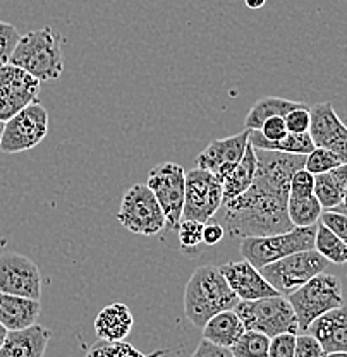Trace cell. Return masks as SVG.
I'll return each mask as SVG.
<instances>
[{"instance_id": "obj_23", "label": "cell", "mask_w": 347, "mask_h": 357, "mask_svg": "<svg viewBox=\"0 0 347 357\" xmlns=\"http://www.w3.org/2000/svg\"><path fill=\"white\" fill-rule=\"evenodd\" d=\"M303 105H306V103L293 102V100L281 98V96H263V98L256 100L255 105L249 109L248 115H246V129L260 131L265 121H268L270 117H286L289 112L300 109Z\"/></svg>"}, {"instance_id": "obj_35", "label": "cell", "mask_w": 347, "mask_h": 357, "mask_svg": "<svg viewBox=\"0 0 347 357\" xmlns=\"http://www.w3.org/2000/svg\"><path fill=\"white\" fill-rule=\"evenodd\" d=\"M283 119H286V126L289 132L293 134L309 132V126H311V112H309L308 105L300 107V109H294Z\"/></svg>"}, {"instance_id": "obj_13", "label": "cell", "mask_w": 347, "mask_h": 357, "mask_svg": "<svg viewBox=\"0 0 347 357\" xmlns=\"http://www.w3.org/2000/svg\"><path fill=\"white\" fill-rule=\"evenodd\" d=\"M0 292L42 299V273L28 256L7 251L0 255Z\"/></svg>"}, {"instance_id": "obj_22", "label": "cell", "mask_w": 347, "mask_h": 357, "mask_svg": "<svg viewBox=\"0 0 347 357\" xmlns=\"http://www.w3.org/2000/svg\"><path fill=\"white\" fill-rule=\"evenodd\" d=\"M256 169H258V158H256V150L249 143L246 148V153L241 162L237 163L236 169L229 174V177L222 182L223 188V203L237 198L242 192L248 191L255 182Z\"/></svg>"}, {"instance_id": "obj_41", "label": "cell", "mask_w": 347, "mask_h": 357, "mask_svg": "<svg viewBox=\"0 0 347 357\" xmlns=\"http://www.w3.org/2000/svg\"><path fill=\"white\" fill-rule=\"evenodd\" d=\"M332 172H334V176L337 177L339 181L344 184V188L347 189V163H342L341 167H337V169L332 170Z\"/></svg>"}, {"instance_id": "obj_31", "label": "cell", "mask_w": 347, "mask_h": 357, "mask_svg": "<svg viewBox=\"0 0 347 357\" xmlns=\"http://www.w3.org/2000/svg\"><path fill=\"white\" fill-rule=\"evenodd\" d=\"M203 229L205 223L182 218L177 227V236L181 248L184 249V251H191V249H196L198 245L203 244Z\"/></svg>"}, {"instance_id": "obj_14", "label": "cell", "mask_w": 347, "mask_h": 357, "mask_svg": "<svg viewBox=\"0 0 347 357\" xmlns=\"http://www.w3.org/2000/svg\"><path fill=\"white\" fill-rule=\"evenodd\" d=\"M249 132H251L249 129H244V131L234 134V136L212 141L196 156V165L200 169L212 172L220 182H223L244 156L246 148L249 144Z\"/></svg>"}, {"instance_id": "obj_19", "label": "cell", "mask_w": 347, "mask_h": 357, "mask_svg": "<svg viewBox=\"0 0 347 357\" xmlns=\"http://www.w3.org/2000/svg\"><path fill=\"white\" fill-rule=\"evenodd\" d=\"M40 312H42L40 301L0 292V325L6 326L9 332L33 326Z\"/></svg>"}, {"instance_id": "obj_21", "label": "cell", "mask_w": 347, "mask_h": 357, "mask_svg": "<svg viewBox=\"0 0 347 357\" xmlns=\"http://www.w3.org/2000/svg\"><path fill=\"white\" fill-rule=\"evenodd\" d=\"M244 332L246 328L241 318L236 314V311L229 310L215 314L203 326V338L212 344L220 345V347L230 349Z\"/></svg>"}, {"instance_id": "obj_17", "label": "cell", "mask_w": 347, "mask_h": 357, "mask_svg": "<svg viewBox=\"0 0 347 357\" xmlns=\"http://www.w3.org/2000/svg\"><path fill=\"white\" fill-rule=\"evenodd\" d=\"M50 338V330L38 323L29 328L9 332L0 347V357H43Z\"/></svg>"}, {"instance_id": "obj_18", "label": "cell", "mask_w": 347, "mask_h": 357, "mask_svg": "<svg viewBox=\"0 0 347 357\" xmlns=\"http://www.w3.org/2000/svg\"><path fill=\"white\" fill-rule=\"evenodd\" d=\"M308 332L322 344L325 354L347 352V307L341 306L325 312L311 323Z\"/></svg>"}, {"instance_id": "obj_44", "label": "cell", "mask_w": 347, "mask_h": 357, "mask_svg": "<svg viewBox=\"0 0 347 357\" xmlns=\"http://www.w3.org/2000/svg\"><path fill=\"white\" fill-rule=\"evenodd\" d=\"M323 357H347V352H330V354H325Z\"/></svg>"}, {"instance_id": "obj_25", "label": "cell", "mask_w": 347, "mask_h": 357, "mask_svg": "<svg viewBox=\"0 0 347 357\" xmlns=\"http://www.w3.org/2000/svg\"><path fill=\"white\" fill-rule=\"evenodd\" d=\"M346 191L344 184L334 176V172L315 176V192L313 195L325 210H335V208L342 206Z\"/></svg>"}, {"instance_id": "obj_3", "label": "cell", "mask_w": 347, "mask_h": 357, "mask_svg": "<svg viewBox=\"0 0 347 357\" xmlns=\"http://www.w3.org/2000/svg\"><path fill=\"white\" fill-rule=\"evenodd\" d=\"M9 64L21 67L42 83L55 81L64 70L62 36L54 33L50 26L21 36Z\"/></svg>"}, {"instance_id": "obj_12", "label": "cell", "mask_w": 347, "mask_h": 357, "mask_svg": "<svg viewBox=\"0 0 347 357\" xmlns=\"http://www.w3.org/2000/svg\"><path fill=\"white\" fill-rule=\"evenodd\" d=\"M40 81L21 67L0 66V121L7 122L24 107L38 102Z\"/></svg>"}, {"instance_id": "obj_16", "label": "cell", "mask_w": 347, "mask_h": 357, "mask_svg": "<svg viewBox=\"0 0 347 357\" xmlns=\"http://www.w3.org/2000/svg\"><path fill=\"white\" fill-rule=\"evenodd\" d=\"M226 280L229 282L230 289L236 292L239 301H256L265 297L281 296L261 275L258 268H255L249 261H230L219 266Z\"/></svg>"}, {"instance_id": "obj_5", "label": "cell", "mask_w": 347, "mask_h": 357, "mask_svg": "<svg viewBox=\"0 0 347 357\" xmlns=\"http://www.w3.org/2000/svg\"><path fill=\"white\" fill-rule=\"evenodd\" d=\"M287 299L296 312L300 330H308L320 316L344 306L341 280L325 271L306 282L303 287L289 294Z\"/></svg>"}, {"instance_id": "obj_1", "label": "cell", "mask_w": 347, "mask_h": 357, "mask_svg": "<svg viewBox=\"0 0 347 357\" xmlns=\"http://www.w3.org/2000/svg\"><path fill=\"white\" fill-rule=\"evenodd\" d=\"M258 169L255 182L237 198L223 203V229L232 237H267L294 229L287 204L290 178L304 169V155L256 150Z\"/></svg>"}, {"instance_id": "obj_11", "label": "cell", "mask_w": 347, "mask_h": 357, "mask_svg": "<svg viewBox=\"0 0 347 357\" xmlns=\"http://www.w3.org/2000/svg\"><path fill=\"white\" fill-rule=\"evenodd\" d=\"M223 206L222 182L208 170L196 169L186 172V198L182 218L207 223Z\"/></svg>"}, {"instance_id": "obj_2", "label": "cell", "mask_w": 347, "mask_h": 357, "mask_svg": "<svg viewBox=\"0 0 347 357\" xmlns=\"http://www.w3.org/2000/svg\"><path fill=\"white\" fill-rule=\"evenodd\" d=\"M239 297L220 268L205 265L193 271L184 289V314L196 328L203 326L222 311L234 310Z\"/></svg>"}, {"instance_id": "obj_29", "label": "cell", "mask_w": 347, "mask_h": 357, "mask_svg": "<svg viewBox=\"0 0 347 357\" xmlns=\"http://www.w3.org/2000/svg\"><path fill=\"white\" fill-rule=\"evenodd\" d=\"M167 354V351H156L153 354H143L126 340L121 342H105L98 340L88 351L87 357H160Z\"/></svg>"}, {"instance_id": "obj_42", "label": "cell", "mask_w": 347, "mask_h": 357, "mask_svg": "<svg viewBox=\"0 0 347 357\" xmlns=\"http://www.w3.org/2000/svg\"><path fill=\"white\" fill-rule=\"evenodd\" d=\"M265 2H267V0H244V3L249 9H260V7L265 6Z\"/></svg>"}, {"instance_id": "obj_32", "label": "cell", "mask_w": 347, "mask_h": 357, "mask_svg": "<svg viewBox=\"0 0 347 357\" xmlns=\"http://www.w3.org/2000/svg\"><path fill=\"white\" fill-rule=\"evenodd\" d=\"M21 35L17 28L10 22L0 21V66L9 64L10 55L16 50Z\"/></svg>"}, {"instance_id": "obj_46", "label": "cell", "mask_w": 347, "mask_h": 357, "mask_svg": "<svg viewBox=\"0 0 347 357\" xmlns=\"http://www.w3.org/2000/svg\"><path fill=\"white\" fill-rule=\"evenodd\" d=\"M342 206H344V210L347 211V191H346V196H344V201H342Z\"/></svg>"}, {"instance_id": "obj_36", "label": "cell", "mask_w": 347, "mask_h": 357, "mask_svg": "<svg viewBox=\"0 0 347 357\" xmlns=\"http://www.w3.org/2000/svg\"><path fill=\"white\" fill-rule=\"evenodd\" d=\"M320 223H323L327 229H330L339 239L347 243V213L335 210H325L322 213V218H320Z\"/></svg>"}, {"instance_id": "obj_27", "label": "cell", "mask_w": 347, "mask_h": 357, "mask_svg": "<svg viewBox=\"0 0 347 357\" xmlns=\"http://www.w3.org/2000/svg\"><path fill=\"white\" fill-rule=\"evenodd\" d=\"M315 249L328 263H334V265H344V263H347V243L339 239L330 229H327L320 222L318 229H316Z\"/></svg>"}, {"instance_id": "obj_8", "label": "cell", "mask_w": 347, "mask_h": 357, "mask_svg": "<svg viewBox=\"0 0 347 357\" xmlns=\"http://www.w3.org/2000/svg\"><path fill=\"white\" fill-rule=\"evenodd\" d=\"M117 220L129 232L140 236H156L165 229L162 208L147 184H134L126 191Z\"/></svg>"}, {"instance_id": "obj_39", "label": "cell", "mask_w": 347, "mask_h": 357, "mask_svg": "<svg viewBox=\"0 0 347 357\" xmlns=\"http://www.w3.org/2000/svg\"><path fill=\"white\" fill-rule=\"evenodd\" d=\"M191 357H234V354L230 349L220 347V345L212 344V342L205 340L203 338V340L198 344L196 351L193 352Z\"/></svg>"}, {"instance_id": "obj_20", "label": "cell", "mask_w": 347, "mask_h": 357, "mask_svg": "<svg viewBox=\"0 0 347 357\" xmlns=\"http://www.w3.org/2000/svg\"><path fill=\"white\" fill-rule=\"evenodd\" d=\"M95 333L98 340L121 342L134 326L133 312L124 303H112L103 307L95 318Z\"/></svg>"}, {"instance_id": "obj_7", "label": "cell", "mask_w": 347, "mask_h": 357, "mask_svg": "<svg viewBox=\"0 0 347 357\" xmlns=\"http://www.w3.org/2000/svg\"><path fill=\"white\" fill-rule=\"evenodd\" d=\"M327 265L328 261L316 249H309L279 259L272 265L263 266L260 271L272 287L281 296L287 297L294 290L303 287L313 277L323 273Z\"/></svg>"}, {"instance_id": "obj_9", "label": "cell", "mask_w": 347, "mask_h": 357, "mask_svg": "<svg viewBox=\"0 0 347 357\" xmlns=\"http://www.w3.org/2000/svg\"><path fill=\"white\" fill-rule=\"evenodd\" d=\"M147 185L162 208L167 229H177L184 211L186 170L174 162L158 163L148 172Z\"/></svg>"}, {"instance_id": "obj_38", "label": "cell", "mask_w": 347, "mask_h": 357, "mask_svg": "<svg viewBox=\"0 0 347 357\" xmlns=\"http://www.w3.org/2000/svg\"><path fill=\"white\" fill-rule=\"evenodd\" d=\"M260 132L270 141L282 139V137H286L287 134H289V131H287V126H286V119L270 117L268 121H265L263 126H261Z\"/></svg>"}, {"instance_id": "obj_6", "label": "cell", "mask_w": 347, "mask_h": 357, "mask_svg": "<svg viewBox=\"0 0 347 357\" xmlns=\"http://www.w3.org/2000/svg\"><path fill=\"white\" fill-rule=\"evenodd\" d=\"M246 330L275 337L281 333H297L296 312L286 296L265 297L256 301H239L234 307Z\"/></svg>"}, {"instance_id": "obj_45", "label": "cell", "mask_w": 347, "mask_h": 357, "mask_svg": "<svg viewBox=\"0 0 347 357\" xmlns=\"http://www.w3.org/2000/svg\"><path fill=\"white\" fill-rule=\"evenodd\" d=\"M3 128H6V122L0 121V141H2V136H3Z\"/></svg>"}, {"instance_id": "obj_4", "label": "cell", "mask_w": 347, "mask_h": 357, "mask_svg": "<svg viewBox=\"0 0 347 357\" xmlns=\"http://www.w3.org/2000/svg\"><path fill=\"white\" fill-rule=\"evenodd\" d=\"M316 229L318 223L311 227H294L289 232L275 234V236L246 237L241 239V255L244 256L246 261L261 270L263 266L272 265L290 255L315 249Z\"/></svg>"}, {"instance_id": "obj_10", "label": "cell", "mask_w": 347, "mask_h": 357, "mask_svg": "<svg viewBox=\"0 0 347 357\" xmlns=\"http://www.w3.org/2000/svg\"><path fill=\"white\" fill-rule=\"evenodd\" d=\"M48 112L42 103L35 102L17 112L6 122L3 136L0 141V151L3 153H21L38 146L48 134Z\"/></svg>"}, {"instance_id": "obj_26", "label": "cell", "mask_w": 347, "mask_h": 357, "mask_svg": "<svg viewBox=\"0 0 347 357\" xmlns=\"http://www.w3.org/2000/svg\"><path fill=\"white\" fill-rule=\"evenodd\" d=\"M287 211H289V218L294 227H311L320 222L323 208L320 201L315 198V195L306 196V198H293V196H289Z\"/></svg>"}, {"instance_id": "obj_34", "label": "cell", "mask_w": 347, "mask_h": 357, "mask_svg": "<svg viewBox=\"0 0 347 357\" xmlns=\"http://www.w3.org/2000/svg\"><path fill=\"white\" fill-rule=\"evenodd\" d=\"M315 192V176L306 169L297 170L290 178V196L293 198H306Z\"/></svg>"}, {"instance_id": "obj_43", "label": "cell", "mask_w": 347, "mask_h": 357, "mask_svg": "<svg viewBox=\"0 0 347 357\" xmlns=\"http://www.w3.org/2000/svg\"><path fill=\"white\" fill-rule=\"evenodd\" d=\"M7 333H9V330H7L3 325H0V347H2L3 340H6V337H7Z\"/></svg>"}, {"instance_id": "obj_30", "label": "cell", "mask_w": 347, "mask_h": 357, "mask_svg": "<svg viewBox=\"0 0 347 357\" xmlns=\"http://www.w3.org/2000/svg\"><path fill=\"white\" fill-rule=\"evenodd\" d=\"M342 162L337 155L332 153L330 150L325 148H315L309 155H306L304 169L311 172L313 176H320V174H327L341 167Z\"/></svg>"}, {"instance_id": "obj_28", "label": "cell", "mask_w": 347, "mask_h": 357, "mask_svg": "<svg viewBox=\"0 0 347 357\" xmlns=\"http://www.w3.org/2000/svg\"><path fill=\"white\" fill-rule=\"evenodd\" d=\"M268 349H270V337L255 330H246L230 347V351L234 357H268Z\"/></svg>"}, {"instance_id": "obj_37", "label": "cell", "mask_w": 347, "mask_h": 357, "mask_svg": "<svg viewBox=\"0 0 347 357\" xmlns=\"http://www.w3.org/2000/svg\"><path fill=\"white\" fill-rule=\"evenodd\" d=\"M325 351H323L322 344L316 340L313 335H297L296 338V352L294 357H323Z\"/></svg>"}, {"instance_id": "obj_33", "label": "cell", "mask_w": 347, "mask_h": 357, "mask_svg": "<svg viewBox=\"0 0 347 357\" xmlns=\"http://www.w3.org/2000/svg\"><path fill=\"white\" fill-rule=\"evenodd\" d=\"M297 333H281L270 338L268 357H294Z\"/></svg>"}, {"instance_id": "obj_24", "label": "cell", "mask_w": 347, "mask_h": 357, "mask_svg": "<svg viewBox=\"0 0 347 357\" xmlns=\"http://www.w3.org/2000/svg\"><path fill=\"white\" fill-rule=\"evenodd\" d=\"M249 143L253 144L255 150H267V151H277V153L287 155H309L315 150V143H313L309 132L304 134H293L289 132L286 137L277 141H270L263 136L260 131L249 132Z\"/></svg>"}, {"instance_id": "obj_15", "label": "cell", "mask_w": 347, "mask_h": 357, "mask_svg": "<svg viewBox=\"0 0 347 357\" xmlns=\"http://www.w3.org/2000/svg\"><path fill=\"white\" fill-rule=\"evenodd\" d=\"M309 112H311L309 136L315 146L330 150L341 158L342 163H347V126L339 119L332 103H316Z\"/></svg>"}, {"instance_id": "obj_40", "label": "cell", "mask_w": 347, "mask_h": 357, "mask_svg": "<svg viewBox=\"0 0 347 357\" xmlns=\"http://www.w3.org/2000/svg\"><path fill=\"white\" fill-rule=\"evenodd\" d=\"M226 236V229H223L222 223L219 222H208L205 223L203 229V244L207 245H215Z\"/></svg>"}]
</instances>
